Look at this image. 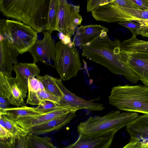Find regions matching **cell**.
Instances as JSON below:
<instances>
[{
	"label": "cell",
	"mask_w": 148,
	"mask_h": 148,
	"mask_svg": "<svg viewBox=\"0 0 148 148\" xmlns=\"http://www.w3.org/2000/svg\"><path fill=\"white\" fill-rule=\"evenodd\" d=\"M121 42L113 40L108 35L99 36L82 45L81 55L89 60L102 65L112 73L123 75L131 83L137 82L139 79L123 61L121 53Z\"/></svg>",
	"instance_id": "obj_1"
},
{
	"label": "cell",
	"mask_w": 148,
	"mask_h": 148,
	"mask_svg": "<svg viewBox=\"0 0 148 148\" xmlns=\"http://www.w3.org/2000/svg\"><path fill=\"white\" fill-rule=\"evenodd\" d=\"M50 0H0V11L4 16L31 27L38 33L47 22Z\"/></svg>",
	"instance_id": "obj_2"
},
{
	"label": "cell",
	"mask_w": 148,
	"mask_h": 148,
	"mask_svg": "<svg viewBox=\"0 0 148 148\" xmlns=\"http://www.w3.org/2000/svg\"><path fill=\"white\" fill-rule=\"evenodd\" d=\"M109 103L119 110L148 114V86L118 85L113 87Z\"/></svg>",
	"instance_id": "obj_3"
},
{
	"label": "cell",
	"mask_w": 148,
	"mask_h": 148,
	"mask_svg": "<svg viewBox=\"0 0 148 148\" xmlns=\"http://www.w3.org/2000/svg\"><path fill=\"white\" fill-rule=\"evenodd\" d=\"M138 116V114L136 112L113 110L103 116L90 117L80 123L77 130L79 134L116 132L122 128L127 126Z\"/></svg>",
	"instance_id": "obj_4"
},
{
	"label": "cell",
	"mask_w": 148,
	"mask_h": 148,
	"mask_svg": "<svg viewBox=\"0 0 148 148\" xmlns=\"http://www.w3.org/2000/svg\"><path fill=\"white\" fill-rule=\"evenodd\" d=\"M56 56L53 67L62 81L76 77L82 68L79 53L71 41L66 44L60 40L55 44Z\"/></svg>",
	"instance_id": "obj_5"
},
{
	"label": "cell",
	"mask_w": 148,
	"mask_h": 148,
	"mask_svg": "<svg viewBox=\"0 0 148 148\" xmlns=\"http://www.w3.org/2000/svg\"><path fill=\"white\" fill-rule=\"evenodd\" d=\"M6 38L19 54L28 51L37 40L38 32L30 26L17 21L5 20Z\"/></svg>",
	"instance_id": "obj_6"
},
{
	"label": "cell",
	"mask_w": 148,
	"mask_h": 148,
	"mask_svg": "<svg viewBox=\"0 0 148 148\" xmlns=\"http://www.w3.org/2000/svg\"><path fill=\"white\" fill-rule=\"evenodd\" d=\"M79 12V6L59 0L56 30L71 38L83 20Z\"/></svg>",
	"instance_id": "obj_7"
},
{
	"label": "cell",
	"mask_w": 148,
	"mask_h": 148,
	"mask_svg": "<svg viewBox=\"0 0 148 148\" xmlns=\"http://www.w3.org/2000/svg\"><path fill=\"white\" fill-rule=\"evenodd\" d=\"M28 90L16 77L6 75L0 72V96L6 99L10 105L25 106Z\"/></svg>",
	"instance_id": "obj_8"
},
{
	"label": "cell",
	"mask_w": 148,
	"mask_h": 148,
	"mask_svg": "<svg viewBox=\"0 0 148 148\" xmlns=\"http://www.w3.org/2000/svg\"><path fill=\"white\" fill-rule=\"evenodd\" d=\"M53 31L46 30L42 39L37 40L29 52L32 56L33 63L40 61L53 66L56 56L55 42L52 37Z\"/></svg>",
	"instance_id": "obj_9"
},
{
	"label": "cell",
	"mask_w": 148,
	"mask_h": 148,
	"mask_svg": "<svg viewBox=\"0 0 148 148\" xmlns=\"http://www.w3.org/2000/svg\"><path fill=\"white\" fill-rule=\"evenodd\" d=\"M79 110L77 107L71 106H61L48 112L23 118L15 121L18 125L28 133L30 130L34 127L66 115L71 112H76Z\"/></svg>",
	"instance_id": "obj_10"
},
{
	"label": "cell",
	"mask_w": 148,
	"mask_h": 148,
	"mask_svg": "<svg viewBox=\"0 0 148 148\" xmlns=\"http://www.w3.org/2000/svg\"><path fill=\"white\" fill-rule=\"evenodd\" d=\"M56 83L63 93V96L60 98L57 104L62 106H71L77 107L79 110L85 109L89 111L103 110L105 107L101 103L94 102L100 99L99 97L89 100H86L76 95L68 90L63 84L60 79H56Z\"/></svg>",
	"instance_id": "obj_11"
},
{
	"label": "cell",
	"mask_w": 148,
	"mask_h": 148,
	"mask_svg": "<svg viewBox=\"0 0 148 148\" xmlns=\"http://www.w3.org/2000/svg\"><path fill=\"white\" fill-rule=\"evenodd\" d=\"M121 53L124 62L137 75L139 80L148 86V53L121 50Z\"/></svg>",
	"instance_id": "obj_12"
},
{
	"label": "cell",
	"mask_w": 148,
	"mask_h": 148,
	"mask_svg": "<svg viewBox=\"0 0 148 148\" xmlns=\"http://www.w3.org/2000/svg\"><path fill=\"white\" fill-rule=\"evenodd\" d=\"M116 133L80 134L75 143L63 148H110Z\"/></svg>",
	"instance_id": "obj_13"
},
{
	"label": "cell",
	"mask_w": 148,
	"mask_h": 148,
	"mask_svg": "<svg viewBox=\"0 0 148 148\" xmlns=\"http://www.w3.org/2000/svg\"><path fill=\"white\" fill-rule=\"evenodd\" d=\"M0 72L12 76L14 66L18 63L17 58L19 54L7 39L0 36Z\"/></svg>",
	"instance_id": "obj_14"
},
{
	"label": "cell",
	"mask_w": 148,
	"mask_h": 148,
	"mask_svg": "<svg viewBox=\"0 0 148 148\" xmlns=\"http://www.w3.org/2000/svg\"><path fill=\"white\" fill-rule=\"evenodd\" d=\"M108 28L98 24L81 25L78 27L72 42L75 46L80 47L99 36L107 35Z\"/></svg>",
	"instance_id": "obj_15"
},
{
	"label": "cell",
	"mask_w": 148,
	"mask_h": 148,
	"mask_svg": "<svg viewBox=\"0 0 148 148\" xmlns=\"http://www.w3.org/2000/svg\"><path fill=\"white\" fill-rule=\"evenodd\" d=\"M130 141L140 142L142 146H148V114L138 116L126 126Z\"/></svg>",
	"instance_id": "obj_16"
},
{
	"label": "cell",
	"mask_w": 148,
	"mask_h": 148,
	"mask_svg": "<svg viewBox=\"0 0 148 148\" xmlns=\"http://www.w3.org/2000/svg\"><path fill=\"white\" fill-rule=\"evenodd\" d=\"M76 112L54 119L32 128L28 133L39 136L58 131L69 123L76 116Z\"/></svg>",
	"instance_id": "obj_17"
},
{
	"label": "cell",
	"mask_w": 148,
	"mask_h": 148,
	"mask_svg": "<svg viewBox=\"0 0 148 148\" xmlns=\"http://www.w3.org/2000/svg\"><path fill=\"white\" fill-rule=\"evenodd\" d=\"M13 71L16 74V77L27 90L29 77H36L39 75L40 71L36 64L21 62L14 65Z\"/></svg>",
	"instance_id": "obj_18"
},
{
	"label": "cell",
	"mask_w": 148,
	"mask_h": 148,
	"mask_svg": "<svg viewBox=\"0 0 148 148\" xmlns=\"http://www.w3.org/2000/svg\"><path fill=\"white\" fill-rule=\"evenodd\" d=\"M144 20H148V10L126 8L119 6L116 22Z\"/></svg>",
	"instance_id": "obj_19"
},
{
	"label": "cell",
	"mask_w": 148,
	"mask_h": 148,
	"mask_svg": "<svg viewBox=\"0 0 148 148\" xmlns=\"http://www.w3.org/2000/svg\"><path fill=\"white\" fill-rule=\"evenodd\" d=\"M121 49L127 52L148 53V41L140 40L132 36L130 38L121 42Z\"/></svg>",
	"instance_id": "obj_20"
},
{
	"label": "cell",
	"mask_w": 148,
	"mask_h": 148,
	"mask_svg": "<svg viewBox=\"0 0 148 148\" xmlns=\"http://www.w3.org/2000/svg\"><path fill=\"white\" fill-rule=\"evenodd\" d=\"M60 99V97L51 94L45 89L36 92L28 91L26 103L32 105L38 106L44 101L49 100L57 103Z\"/></svg>",
	"instance_id": "obj_21"
},
{
	"label": "cell",
	"mask_w": 148,
	"mask_h": 148,
	"mask_svg": "<svg viewBox=\"0 0 148 148\" xmlns=\"http://www.w3.org/2000/svg\"><path fill=\"white\" fill-rule=\"evenodd\" d=\"M36 77L40 81L47 92L60 98L63 96V93L56 83V78L47 74L44 76L39 75Z\"/></svg>",
	"instance_id": "obj_22"
},
{
	"label": "cell",
	"mask_w": 148,
	"mask_h": 148,
	"mask_svg": "<svg viewBox=\"0 0 148 148\" xmlns=\"http://www.w3.org/2000/svg\"><path fill=\"white\" fill-rule=\"evenodd\" d=\"M2 110L11 116L15 120L23 118L42 114L38 112L36 107L23 106L9 108Z\"/></svg>",
	"instance_id": "obj_23"
},
{
	"label": "cell",
	"mask_w": 148,
	"mask_h": 148,
	"mask_svg": "<svg viewBox=\"0 0 148 148\" xmlns=\"http://www.w3.org/2000/svg\"><path fill=\"white\" fill-rule=\"evenodd\" d=\"M0 117L5 122L6 128L14 136H26L28 133L16 123L15 120L10 114L2 110H0Z\"/></svg>",
	"instance_id": "obj_24"
},
{
	"label": "cell",
	"mask_w": 148,
	"mask_h": 148,
	"mask_svg": "<svg viewBox=\"0 0 148 148\" xmlns=\"http://www.w3.org/2000/svg\"><path fill=\"white\" fill-rule=\"evenodd\" d=\"M28 148H59L53 143L51 138L49 136H40L28 133Z\"/></svg>",
	"instance_id": "obj_25"
},
{
	"label": "cell",
	"mask_w": 148,
	"mask_h": 148,
	"mask_svg": "<svg viewBox=\"0 0 148 148\" xmlns=\"http://www.w3.org/2000/svg\"><path fill=\"white\" fill-rule=\"evenodd\" d=\"M59 0H50L45 30H56Z\"/></svg>",
	"instance_id": "obj_26"
},
{
	"label": "cell",
	"mask_w": 148,
	"mask_h": 148,
	"mask_svg": "<svg viewBox=\"0 0 148 148\" xmlns=\"http://www.w3.org/2000/svg\"><path fill=\"white\" fill-rule=\"evenodd\" d=\"M29 136H17L12 137L9 140L11 148H28Z\"/></svg>",
	"instance_id": "obj_27"
},
{
	"label": "cell",
	"mask_w": 148,
	"mask_h": 148,
	"mask_svg": "<svg viewBox=\"0 0 148 148\" xmlns=\"http://www.w3.org/2000/svg\"><path fill=\"white\" fill-rule=\"evenodd\" d=\"M61 106L57 103L49 100L42 102L36 107L37 111L41 114L48 112L54 110Z\"/></svg>",
	"instance_id": "obj_28"
},
{
	"label": "cell",
	"mask_w": 148,
	"mask_h": 148,
	"mask_svg": "<svg viewBox=\"0 0 148 148\" xmlns=\"http://www.w3.org/2000/svg\"><path fill=\"white\" fill-rule=\"evenodd\" d=\"M28 87V91L32 92L45 89L40 81L35 77H29Z\"/></svg>",
	"instance_id": "obj_29"
},
{
	"label": "cell",
	"mask_w": 148,
	"mask_h": 148,
	"mask_svg": "<svg viewBox=\"0 0 148 148\" xmlns=\"http://www.w3.org/2000/svg\"><path fill=\"white\" fill-rule=\"evenodd\" d=\"M117 23L119 25L128 29L132 32V36L136 37L139 34L141 27L139 24L136 23L132 21H127Z\"/></svg>",
	"instance_id": "obj_30"
},
{
	"label": "cell",
	"mask_w": 148,
	"mask_h": 148,
	"mask_svg": "<svg viewBox=\"0 0 148 148\" xmlns=\"http://www.w3.org/2000/svg\"><path fill=\"white\" fill-rule=\"evenodd\" d=\"M110 0H88L87 1L86 9L88 12H91L99 6L108 3Z\"/></svg>",
	"instance_id": "obj_31"
},
{
	"label": "cell",
	"mask_w": 148,
	"mask_h": 148,
	"mask_svg": "<svg viewBox=\"0 0 148 148\" xmlns=\"http://www.w3.org/2000/svg\"><path fill=\"white\" fill-rule=\"evenodd\" d=\"M13 137L12 134L6 128L0 125V140H8Z\"/></svg>",
	"instance_id": "obj_32"
},
{
	"label": "cell",
	"mask_w": 148,
	"mask_h": 148,
	"mask_svg": "<svg viewBox=\"0 0 148 148\" xmlns=\"http://www.w3.org/2000/svg\"><path fill=\"white\" fill-rule=\"evenodd\" d=\"M141 10H148L147 0H131Z\"/></svg>",
	"instance_id": "obj_33"
},
{
	"label": "cell",
	"mask_w": 148,
	"mask_h": 148,
	"mask_svg": "<svg viewBox=\"0 0 148 148\" xmlns=\"http://www.w3.org/2000/svg\"><path fill=\"white\" fill-rule=\"evenodd\" d=\"M123 148H148V147H143L138 141H130Z\"/></svg>",
	"instance_id": "obj_34"
},
{
	"label": "cell",
	"mask_w": 148,
	"mask_h": 148,
	"mask_svg": "<svg viewBox=\"0 0 148 148\" xmlns=\"http://www.w3.org/2000/svg\"><path fill=\"white\" fill-rule=\"evenodd\" d=\"M140 25L139 34L143 37H148V26Z\"/></svg>",
	"instance_id": "obj_35"
},
{
	"label": "cell",
	"mask_w": 148,
	"mask_h": 148,
	"mask_svg": "<svg viewBox=\"0 0 148 148\" xmlns=\"http://www.w3.org/2000/svg\"><path fill=\"white\" fill-rule=\"evenodd\" d=\"M0 148H11L9 140L5 141L0 140Z\"/></svg>",
	"instance_id": "obj_36"
},
{
	"label": "cell",
	"mask_w": 148,
	"mask_h": 148,
	"mask_svg": "<svg viewBox=\"0 0 148 148\" xmlns=\"http://www.w3.org/2000/svg\"><path fill=\"white\" fill-rule=\"evenodd\" d=\"M141 25L148 26V20H144L136 21Z\"/></svg>",
	"instance_id": "obj_37"
},
{
	"label": "cell",
	"mask_w": 148,
	"mask_h": 148,
	"mask_svg": "<svg viewBox=\"0 0 148 148\" xmlns=\"http://www.w3.org/2000/svg\"><path fill=\"white\" fill-rule=\"evenodd\" d=\"M148 3V0H147Z\"/></svg>",
	"instance_id": "obj_38"
}]
</instances>
